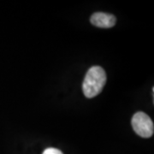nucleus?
I'll return each instance as SVG.
<instances>
[{
  "label": "nucleus",
  "instance_id": "obj_4",
  "mask_svg": "<svg viewBox=\"0 0 154 154\" xmlns=\"http://www.w3.org/2000/svg\"><path fill=\"white\" fill-rule=\"evenodd\" d=\"M42 154H63L60 150L58 149L53 148V147H50V148L45 149L44 151V152Z\"/></svg>",
  "mask_w": 154,
  "mask_h": 154
},
{
  "label": "nucleus",
  "instance_id": "obj_2",
  "mask_svg": "<svg viewBox=\"0 0 154 154\" xmlns=\"http://www.w3.org/2000/svg\"><path fill=\"white\" fill-rule=\"evenodd\" d=\"M132 126L134 132L143 138L152 136L154 131L153 122L142 111L136 112L132 118Z\"/></svg>",
  "mask_w": 154,
  "mask_h": 154
},
{
  "label": "nucleus",
  "instance_id": "obj_1",
  "mask_svg": "<svg viewBox=\"0 0 154 154\" xmlns=\"http://www.w3.org/2000/svg\"><path fill=\"white\" fill-rule=\"evenodd\" d=\"M106 74L103 68L93 66L88 69L82 83V91L84 95L92 99L99 95L106 83Z\"/></svg>",
  "mask_w": 154,
  "mask_h": 154
},
{
  "label": "nucleus",
  "instance_id": "obj_3",
  "mask_svg": "<svg viewBox=\"0 0 154 154\" xmlns=\"http://www.w3.org/2000/svg\"><path fill=\"white\" fill-rule=\"evenodd\" d=\"M91 23L98 28H110L114 27L116 22V18L111 14H106L103 12L94 13L91 17Z\"/></svg>",
  "mask_w": 154,
  "mask_h": 154
}]
</instances>
